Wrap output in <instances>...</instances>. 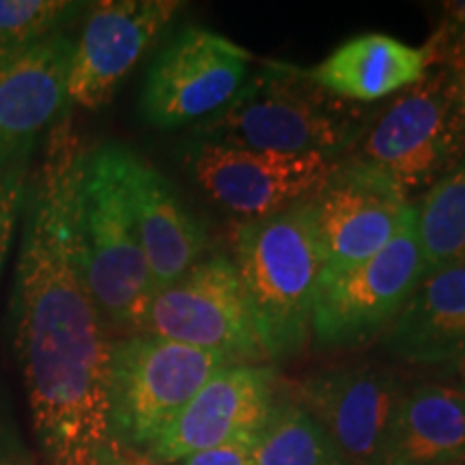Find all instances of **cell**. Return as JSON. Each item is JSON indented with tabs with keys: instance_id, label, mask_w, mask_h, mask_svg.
<instances>
[{
	"instance_id": "cell-1",
	"label": "cell",
	"mask_w": 465,
	"mask_h": 465,
	"mask_svg": "<svg viewBox=\"0 0 465 465\" xmlns=\"http://www.w3.org/2000/svg\"><path fill=\"white\" fill-rule=\"evenodd\" d=\"M86 149L63 116L28 179L11 325L33 427L50 465H97L114 449L108 323L86 284L74 199Z\"/></svg>"
},
{
	"instance_id": "cell-2",
	"label": "cell",
	"mask_w": 465,
	"mask_h": 465,
	"mask_svg": "<svg viewBox=\"0 0 465 465\" xmlns=\"http://www.w3.org/2000/svg\"><path fill=\"white\" fill-rule=\"evenodd\" d=\"M375 114L330 95L289 65H265L223 110L201 121L194 141L282 155L351 151Z\"/></svg>"
},
{
	"instance_id": "cell-3",
	"label": "cell",
	"mask_w": 465,
	"mask_h": 465,
	"mask_svg": "<svg viewBox=\"0 0 465 465\" xmlns=\"http://www.w3.org/2000/svg\"><path fill=\"white\" fill-rule=\"evenodd\" d=\"M232 263L246 289L267 360L300 353L311 336L325 265L312 201L237 224Z\"/></svg>"
},
{
	"instance_id": "cell-4",
	"label": "cell",
	"mask_w": 465,
	"mask_h": 465,
	"mask_svg": "<svg viewBox=\"0 0 465 465\" xmlns=\"http://www.w3.org/2000/svg\"><path fill=\"white\" fill-rule=\"evenodd\" d=\"M121 143L86 151L74 199L75 235L86 284L110 328L138 334L153 298L124 177Z\"/></svg>"
},
{
	"instance_id": "cell-5",
	"label": "cell",
	"mask_w": 465,
	"mask_h": 465,
	"mask_svg": "<svg viewBox=\"0 0 465 465\" xmlns=\"http://www.w3.org/2000/svg\"><path fill=\"white\" fill-rule=\"evenodd\" d=\"M224 356L149 334L113 342L110 427L114 444L151 449L205 383Z\"/></svg>"
},
{
	"instance_id": "cell-6",
	"label": "cell",
	"mask_w": 465,
	"mask_h": 465,
	"mask_svg": "<svg viewBox=\"0 0 465 465\" xmlns=\"http://www.w3.org/2000/svg\"><path fill=\"white\" fill-rule=\"evenodd\" d=\"M349 160L391 179L407 199L461 164L465 125L444 72H429L380 110Z\"/></svg>"
},
{
	"instance_id": "cell-7",
	"label": "cell",
	"mask_w": 465,
	"mask_h": 465,
	"mask_svg": "<svg viewBox=\"0 0 465 465\" xmlns=\"http://www.w3.org/2000/svg\"><path fill=\"white\" fill-rule=\"evenodd\" d=\"M138 334L224 356L232 364L267 360L246 289L232 259H203L151 298Z\"/></svg>"
},
{
	"instance_id": "cell-8",
	"label": "cell",
	"mask_w": 465,
	"mask_h": 465,
	"mask_svg": "<svg viewBox=\"0 0 465 465\" xmlns=\"http://www.w3.org/2000/svg\"><path fill=\"white\" fill-rule=\"evenodd\" d=\"M424 278L411 205L397 237L375 257L319 282L311 334L323 347H358L391 328Z\"/></svg>"
},
{
	"instance_id": "cell-9",
	"label": "cell",
	"mask_w": 465,
	"mask_h": 465,
	"mask_svg": "<svg viewBox=\"0 0 465 465\" xmlns=\"http://www.w3.org/2000/svg\"><path fill=\"white\" fill-rule=\"evenodd\" d=\"M252 61L224 35L183 28L151 63L141 93L143 119L158 130L209 119L242 91Z\"/></svg>"
},
{
	"instance_id": "cell-10",
	"label": "cell",
	"mask_w": 465,
	"mask_h": 465,
	"mask_svg": "<svg viewBox=\"0 0 465 465\" xmlns=\"http://www.w3.org/2000/svg\"><path fill=\"white\" fill-rule=\"evenodd\" d=\"M185 166L209 201L250 223L311 199L336 162L323 155L265 153L194 141Z\"/></svg>"
},
{
	"instance_id": "cell-11",
	"label": "cell",
	"mask_w": 465,
	"mask_h": 465,
	"mask_svg": "<svg viewBox=\"0 0 465 465\" xmlns=\"http://www.w3.org/2000/svg\"><path fill=\"white\" fill-rule=\"evenodd\" d=\"M311 201L325 261L322 281L375 257L397 237L414 205L391 179L353 160L336 162Z\"/></svg>"
},
{
	"instance_id": "cell-12",
	"label": "cell",
	"mask_w": 465,
	"mask_h": 465,
	"mask_svg": "<svg viewBox=\"0 0 465 465\" xmlns=\"http://www.w3.org/2000/svg\"><path fill=\"white\" fill-rule=\"evenodd\" d=\"M182 7L183 3L177 0H102L89 5L69 63V104L86 110L106 106Z\"/></svg>"
},
{
	"instance_id": "cell-13",
	"label": "cell",
	"mask_w": 465,
	"mask_h": 465,
	"mask_svg": "<svg viewBox=\"0 0 465 465\" xmlns=\"http://www.w3.org/2000/svg\"><path fill=\"white\" fill-rule=\"evenodd\" d=\"M274 373L261 364H226L147 450L151 463L173 465L218 446H254L274 410Z\"/></svg>"
},
{
	"instance_id": "cell-14",
	"label": "cell",
	"mask_w": 465,
	"mask_h": 465,
	"mask_svg": "<svg viewBox=\"0 0 465 465\" xmlns=\"http://www.w3.org/2000/svg\"><path fill=\"white\" fill-rule=\"evenodd\" d=\"M72 54L74 39L58 33L0 58V174L26 166L39 138L65 116Z\"/></svg>"
},
{
	"instance_id": "cell-15",
	"label": "cell",
	"mask_w": 465,
	"mask_h": 465,
	"mask_svg": "<svg viewBox=\"0 0 465 465\" xmlns=\"http://www.w3.org/2000/svg\"><path fill=\"white\" fill-rule=\"evenodd\" d=\"M401 394L394 377L380 369L341 366L302 381L295 403L330 435L347 465H377Z\"/></svg>"
},
{
	"instance_id": "cell-16",
	"label": "cell",
	"mask_w": 465,
	"mask_h": 465,
	"mask_svg": "<svg viewBox=\"0 0 465 465\" xmlns=\"http://www.w3.org/2000/svg\"><path fill=\"white\" fill-rule=\"evenodd\" d=\"M124 177L138 240L158 293L199 263L207 248L205 226L185 207L164 174L130 147L124 149Z\"/></svg>"
},
{
	"instance_id": "cell-17",
	"label": "cell",
	"mask_w": 465,
	"mask_h": 465,
	"mask_svg": "<svg viewBox=\"0 0 465 465\" xmlns=\"http://www.w3.org/2000/svg\"><path fill=\"white\" fill-rule=\"evenodd\" d=\"M433 63L431 44L416 48L391 35L364 33L347 39L304 74L330 95L362 106L420 83Z\"/></svg>"
},
{
	"instance_id": "cell-18",
	"label": "cell",
	"mask_w": 465,
	"mask_h": 465,
	"mask_svg": "<svg viewBox=\"0 0 465 465\" xmlns=\"http://www.w3.org/2000/svg\"><path fill=\"white\" fill-rule=\"evenodd\" d=\"M386 347L405 362H452L465 351V259L440 267L401 308Z\"/></svg>"
},
{
	"instance_id": "cell-19",
	"label": "cell",
	"mask_w": 465,
	"mask_h": 465,
	"mask_svg": "<svg viewBox=\"0 0 465 465\" xmlns=\"http://www.w3.org/2000/svg\"><path fill=\"white\" fill-rule=\"evenodd\" d=\"M377 465H465V392L418 386L401 394Z\"/></svg>"
},
{
	"instance_id": "cell-20",
	"label": "cell",
	"mask_w": 465,
	"mask_h": 465,
	"mask_svg": "<svg viewBox=\"0 0 465 465\" xmlns=\"http://www.w3.org/2000/svg\"><path fill=\"white\" fill-rule=\"evenodd\" d=\"M414 209L424 276L465 259V160L427 188Z\"/></svg>"
},
{
	"instance_id": "cell-21",
	"label": "cell",
	"mask_w": 465,
	"mask_h": 465,
	"mask_svg": "<svg viewBox=\"0 0 465 465\" xmlns=\"http://www.w3.org/2000/svg\"><path fill=\"white\" fill-rule=\"evenodd\" d=\"M252 465H347L311 414L295 401L274 403L252 446Z\"/></svg>"
},
{
	"instance_id": "cell-22",
	"label": "cell",
	"mask_w": 465,
	"mask_h": 465,
	"mask_svg": "<svg viewBox=\"0 0 465 465\" xmlns=\"http://www.w3.org/2000/svg\"><path fill=\"white\" fill-rule=\"evenodd\" d=\"M86 7L67 0H0V58L63 33Z\"/></svg>"
},
{
	"instance_id": "cell-23",
	"label": "cell",
	"mask_w": 465,
	"mask_h": 465,
	"mask_svg": "<svg viewBox=\"0 0 465 465\" xmlns=\"http://www.w3.org/2000/svg\"><path fill=\"white\" fill-rule=\"evenodd\" d=\"M28 188V168H15L0 174V274H3L5 261L14 243L15 224L25 209Z\"/></svg>"
},
{
	"instance_id": "cell-24",
	"label": "cell",
	"mask_w": 465,
	"mask_h": 465,
	"mask_svg": "<svg viewBox=\"0 0 465 465\" xmlns=\"http://www.w3.org/2000/svg\"><path fill=\"white\" fill-rule=\"evenodd\" d=\"M441 7H444V25H441L438 39L431 42L435 63L446 52L465 48V0H452Z\"/></svg>"
},
{
	"instance_id": "cell-25",
	"label": "cell",
	"mask_w": 465,
	"mask_h": 465,
	"mask_svg": "<svg viewBox=\"0 0 465 465\" xmlns=\"http://www.w3.org/2000/svg\"><path fill=\"white\" fill-rule=\"evenodd\" d=\"M158 465V463H155ZM173 465H252V446L231 444L194 452Z\"/></svg>"
},
{
	"instance_id": "cell-26",
	"label": "cell",
	"mask_w": 465,
	"mask_h": 465,
	"mask_svg": "<svg viewBox=\"0 0 465 465\" xmlns=\"http://www.w3.org/2000/svg\"><path fill=\"white\" fill-rule=\"evenodd\" d=\"M441 72L449 80V89L452 93V100L457 104L459 114H461L465 125V48L450 50L440 56Z\"/></svg>"
},
{
	"instance_id": "cell-27",
	"label": "cell",
	"mask_w": 465,
	"mask_h": 465,
	"mask_svg": "<svg viewBox=\"0 0 465 465\" xmlns=\"http://www.w3.org/2000/svg\"><path fill=\"white\" fill-rule=\"evenodd\" d=\"M0 463H31L22 452L20 441H17L14 429L0 416Z\"/></svg>"
},
{
	"instance_id": "cell-28",
	"label": "cell",
	"mask_w": 465,
	"mask_h": 465,
	"mask_svg": "<svg viewBox=\"0 0 465 465\" xmlns=\"http://www.w3.org/2000/svg\"><path fill=\"white\" fill-rule=\"evenodd\" d=\"M97 465H132L130 461H125L124 457H121V452H119V449H114L113 450H108L106 455H104V459Z\"/></svg>"
},
{
	"instance_id": "cell-29",
	"label": "cell",
	"mask_w": 465,
	"mask_h": 465,
	"mask_svg": "<svg viewBox=\"0 0 465 465\" xmlns=\"http://www.w3.org/2000/svg\"><path fill=\"white\" fill-rule=\"evenodd\" d=\"M452 371H455V375H457V380L461 381V391L465 392V351L461 353V356H457L455 360H452Z\"/></svg>"
},
{
	"instance_id": "cell-30",
	"label": "cell",
	"mask_w": 465,
	"mask_h": 465,
	"mask_svg": "<svg viewBox=\"0 0 465 465\" xmlns=\"http://www.w3.org/2000/svg\"><path fill=\"white\" fill-rule=\"evenodd\" d=\"M0 465H31V463H0Z\"/></svg>"
},
{
	"instance_id": "cell-31",
	"label": "cell",
	"mask_w": 465,
	"mask_h": 465,
	"mask_svg": "<svg viewBox=\"0 0 465 465\" xmlns=\"http://www.w3.org/2000/svg\"><path fill=\"white\" fill-rule=\"evenodd\" d=\"M147 465H155V463H151V461H149V463H147Z\"/></svg>"
}]
</instances>
